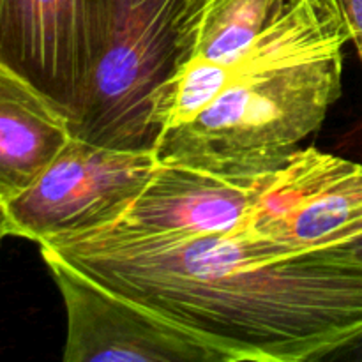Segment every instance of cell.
<instances>
[{"mask_svg": "<svg viewBox=\"0 0 362 362\" xmlns=\"http://www.w3.org/2000/svg\"><path fill=\"white\" fill-rule=\"evenodd\" d=\"M39 251L225 362L325 361L362 336V257L352 244L288 255L243 230L136 235L103 226L48 239Z\"/></svg>", "mask_w": 362, "mask_h": 362, "instance_id": "1", "label": "cell"}, {"mask_svg": "<svg viewBox=\"0 0 362 362\" xmlns=\"http://www.w3.org/2000/svg\"><path fill=\"white\" fill-rule=\"evenodd\" d=\"M349 41L338 0H283L225 71L212 101L156 141L158 161L225 175L274 170L320 129L341 95Z\"/></svg>", "mask_w": 362, "mask_h": 362, "instance_id": "2", "label": "cell"}, {"mask_svg": "<svg viewBox=\"0 0 362 362\" xmlns=\"http://www.w3.org/2000/svg\"><path fill=\"white\" fill-rule=\"evenodd\" d=\"M186 0H103L101 37L73 136L154 151L152 103L173 73Z\"/></svg>", "mask_w": 362, "mask_h": 362, "instance_id": "3", "label": "cell"}, {"mask_svg": "<svg viewBox=\"0 0 362 362\" xmlns=\"http://www.w3.org/2000/svg\"><path fill=\"white\" fill-rule=\"evenodd\" d=\"M158 168L154 151H129L73 136L23 193L2 204L4 233L35 244L115 221Z\"/></svg>", "mask_w": 362, "mask_h": 362, "instance_id": "4", "label": "cell"}, {"mask_svg": "<svg viewBox=\"0 0 362 362\" xmlns=\"http://www.w3.org/2000/svg\"><path fill=\"white\" fill-rule=\"evenodd\" d=\"M281 253L350 246L362 239V165L315 147L271 170L243 228Z\"/></svg>", "mask_w": 362, "mask_h": 362, "instance_id": "5", "label": "cell"}, {"mask_svg": "<svg viewBox=\"0 0 362 362\" xmlns=\"http://www.w3.org/2000/svg\"><path fill=\"white\" fill-rule=\"evenodd\" d=\"M103 0H0V66L73 122L101 37Z\"/></svg>", "mask_w": 362, "mask_h": 362, "instance_id": "6", "label": "cell"}, {"mask_svg": "<svg viewBox=\"0 0 362 362\" xmlns=\"http://www.w3.org/2000/svg\"><path fill=\"white\" fill-rule=\"evenodd\" d=\"M66 308V362H225L223 356L151 311L42 257Z\"/></svg>", "mask_w": 362, "mask_h": 362, "instance_id": "7", "label": "cell"}, {"mask_svg": "<svg viewBox=\"0 0 362 362\" xmlns=\"http://www.w3.org/2000/svg\"><path fill=\"white\" fill-rule=\"evenodd\" d=\"M281 2L186 0L175 67L152 103L158 140L189 122L212 101L225 71L257 41Z\"/></svg>", "mask_w": 362, "mask_h": 362, "instance_id": "8", "label": "cell"}, {"mask_svg": "<svg viewBox=\"0 0 362 362\" xmlns=\"http://www.w3.org/2000/svg\"><path fill=\"white\" fill-rule=\"evenodd\" d=\"M269 172L225 175L158 161L145 189L122 216L105 226L136 235H205L240 230Z\"/></svg>", "mask_w": 362, "mask_h": 362, "instance_id": "9", "label": "cell"}, {"mask_svg": "<svg viewBox=\"0 0 362 362\" xmlns=\"http://www.w3.org/2000/svg\"><path fill=\"white\" fill-rule=\"evenodd\" d=\"M71 138L69 117L0 66V204L32 186Z\"/></svg>", "mask_w": 362, "mask_h": 362, "instance_id": "10", "label": "cell"}, {"mask_svg": "<svg viewBox=\"0 0 362 362\" xmlns=\"http://www.w3.org/2000/svg\"><path fill=\"white\" fill-rule=\"evenodd\" d=\"M345 14L350 30V41L354 42L362 64V0H338Z\"/></svg>", "mask_w": 362, "mask_h": 362, "instance_id": "11", "label": "cell"}, {"mask_svg": "<svg viewBox=\"0 0 362 362\" xmlns=\"http://www.w3.org/2000/svg\"><path fill=\"white\" fill-rule=\"evenodd\" d=\"M327 359L332 361H357L362 362V336L350 341L349 345L341 346L339 350L332 352Z\"/></svg>", "mask_w": 362, "mask_h": 362, "instance_id": "12", "label": "cell"}, {"mask_svg": "<svg viewBox=\"0 0 362 362\" xmlns=\"http://www.w3.org/2000/svg\"><path fill=\"white\" fill-rule=\"evenodd\" d=\"M6 237V233H4V219H2V204H0V243H2V239Z\"/></svg>", "mask_w": 362, "mask_h": 362, "instance_id": "13", "label": "cell"}, {"mask_svg": "<svg viewBox=\"0 0 362 362\" xmlns=\"http://www.w3.org/2000/svg\"><path fill=\"white\" fill-rule=\"evenodd\" d=\"M352 246H354V250H356L357 253H359L361 257H362V239H361V240H357V243H354Z\"/></svg>", "mask_w": 362, "mask_h": 362, "instance_id": "14", "label": "cell"}]
</instances>
